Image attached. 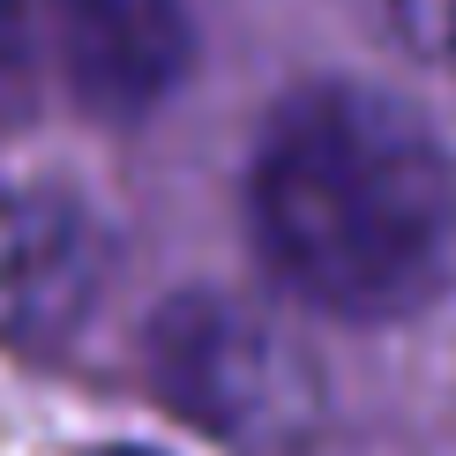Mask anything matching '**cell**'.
Wrapping results in <instances>:
<instances>
[{"label": "cell", "mask_w": 456, "mask_h": 456, "mask_svg": "<svg viewBox=\"0 0 456 456\" xmlns=\"http://www.w3.org/2000/svg\"><path fill=\"white\" fill-rule=\"evenodd\" d=\"M247 202L277 277L345 322H404L456 284V150L389 90L284 98Z\"/></svg>", "instance_id": "cell-1"}, {"label": "cell", "mask_w": 456, "mask_h": 456, "mask_svg": "<svg viewBox=\"0 0 456 456\" xmlns=\"http://www.w3.org/2000/svg\"><path fill=\"white\" fill-rule=\"evenodd\" d=\"M150 382L195 427L255 442L314 419V367L270 314H247L217 292H180L150 322Z\"/></svg>", "instance_id": "cell-2"}, {"label": "cell", "mask_w": 456, "mask_h": 456, "mask_svg": "<svg viewBox=\"0 0 456 456\" xmlns=\"http://www.w3.org/2000/svg\"><path fill=\"white\" fill-rule=\"evenodd\" d=\"M45 15L75 98L112 120L173 98L195 61V30L180 0H45Z\"/></svg>", "instance_id": "cell-3"}, {"label": "cell", "mask_w": 456, "mask_h": 456, "mask_svg": "<svg viewBox=\"0 0 456 456\" xmlns=\"http://www.w3.org/2000/svg\"><path fill=\"white\" fill-rule=\"evenodd\" d=\"M105 232L61 187H0V337H53L90 307Z\"/></svg>", "instance_id": "cell-4"}, {"label": "cell", "mask_w": 456, "mask_h": 456, "mask_svg": "<svg viewBox=\"0 0 456 456\" xmlns=\"http://www.w3.org/2000/svg\"><path fill=\"white\" fill-rule=\"evenodd\" d=\"M382 15H389V30L404 37L411 53L456 68V0H382Z\"/></svg>", "instance_id": "cell-5"}, {"label": "cell", "mask_w": 456, "mask_h": 456, "mask_svg": "<svg viewBox=\"0 0 456 456\" xmlns=\"http://www.w3.org/2000/svg\"><path fill=\"white\" fill-rule=\"evenodd\" d=\"M15 45H23V0H0V68L15 61Z\"/></svg>", "instance_id": "cell-6"}, {"label": "cell", "mask_w": 456, "mask_h": 456, "mask_svg": "<svg viewBox=\"0 0 456 456\" xmlns=\"http://www.w3.org/2000/svg\"><path fill=\"white\" fill-rule=\"evenodd\" d=\"M98 456H158V449H98Z\"/></svg>", "instance_id": "cell-7"}]
</instances>
